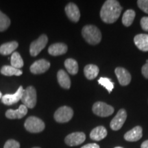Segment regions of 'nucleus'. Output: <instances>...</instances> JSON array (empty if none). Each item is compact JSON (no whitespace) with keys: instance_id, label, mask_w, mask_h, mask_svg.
<instances>
[{"instance_id":"1","label":"nucleus","mask_w":148,"mask_h":148,"mask_svg":"<svg viewBox=\"0 0 148 148\" xmlns=\"http://www.w3.org/2000/svg\"><path fill=\"white\" fill-rule=\"evenodd\" d=\"M122 8L116 0H107L100 10V17L106 23H113L117 21L121 14Z\"/></svg>"},{"instance_id":"2","label":"nucleus","mask_w":148,"mask_h":148,"mask_svg":"<svg viewBox=\"0 0 148 148\" xmlns=\"http://www.w3.org/2000/svg\"><path fill=\"white\" fill-rule=\"evenodd\" d=\"M82 34L85 40L90 45H97L101 40L100 30L95 25H85L82 28Z\"/></svg>"},{"instance_id":"3","label":"nucleus","mask_w":148,"mask_h":148,"mask_svg":"<svg viewBox=\"0 0 148 148\" xmlns=\"http://www.w3.org/2000/svg\"><path fill=\"white\" fill-rule=\"evenodd\" d=\"M24 126L27 131L32 133H38L45 129V123L36 116H29L25 120Z\"/></svg>"},{"instance_id":"4","label":"nucleus","mask_w":148,"mask_h":148,"mask_svg":"<svg viewBox=\"0 0 148 148\" xmlns=\"http://www.w3.org/2000/svg\"><path fill=\"white\" fill-rule=\"evenodd\" d=\"M37 100L36 91L34 87L30 86L23 90L21 101L27 108H33L36 106Z\"/></svg>"},{"instance_id":"5","label":"nucleus","mask_w":148,"mask_h":148,"mask_svg":"<svg viewBox=\"0 0 148 148\" xmlns=\"http://www.w3.org/2000/svg\"><path fill=\"white\" fill-rule=\"evenodd\" d=\"M92 110L94 114L101 117L110 116L114 112L113 107L102 101H97L94 103Z\"/></svg>"},{"instance_id":"6","label":"nucleus","mask_w":148,"mask_h":148,"mask_svg":"<svg viewBox=\"0 0 148 148\" xmlns=\"http://www.w3.org/2000/svg\"><path fill=\"white\" fill-rule=\"evenodd\" d=\"M73 110L68 106L60 107L54 113V119L58 123H66L72 119Z\"/></svg>"},{"instance_id":"7","label":"nucleus","mask_w":148,"mask_h":148,"mask_svg":"<svg viewBox=\"0 0 148 148\" xmlns=\"http://www.w3.org/2000/svg\"><path fill=\"white\" fill-rule=\"evenodd\" d=\"M48 38L45 34H42L38 39L33 41L29 47V53L32 56H36L45 47L47 44Z\"/></svg>"},{"instance_id":"8","label":"nucleus","mask_w":148,"mask_h":148,"mask_svg":"<svg viewBox=\"0 0 148 148\" xmlns=\"http://www.w3.org/2000/svg\"><path fill=\"white\" fill-rule=\"evenodd\" d=\"M127 119V112L125 109L121 108L118 111L115 116L110 121V128L114 131H117L120 130L124 124Z\"/></svg>"},{"instance_id":"9","label":"nucleus","mask_w":148,"mask_h":148,"mask_svg":"<svg viewBox=\"0 0 148 148\" xmlns=\"http://www.w3.org/2000/svg\"><path fill=\"white\" fill-rule=\"evenodd\" d=\"M85 139H86V135L84 132H76L67 135L64 138V142L67 145L73 147V146L81 145L84 143Z\"/></svg>"},{"instance_id":"10","label":"nucleus","mask_w":148,"mask_h":148,"mask_svg":"<svg viewBox=\"0 0 148 148\" xmlns=\"http://www.w3.org/2000/svg\"><path fill=\"white\" fill-rule=\"evenodd\" d=\"M23 90V86H20L18 90L14 94H5V95H3L2 97H1V101H2L3 103L7 105V106L14 104V103L21 100Z\"/></svg>"},{"instance_id":"11","label":"nucleus","mask_w":148,"mask_h":148,"mask_svg":"<svg viewBox=\"0 0 148 148\" xmlns=\"http://www.w3.org/2000/svg\"><path fill=\"white\" fill-rule=\"evenodd\" d=\"M50 67V63L45 59L36 60L30 66V71L34 74L45 73Z\"/></svg>"},{"instance_id":"12","label":"nucleus","mask_w":148,"mask_h":148,"mask_svg":"<svg viewBox=\"0 0 148 148\" xmlns=\"http://www.w3.org/2000/svg\"><path fill=\"white\" fill-rule=\"evenodd\" d=\"M119 84L122 86H127L130 83L131 75L128 71L123 67H116L114 70Z\"/></svg>"},{"instance_id":"13","label":"nucleus","mask_w":148,"mask_h":148,"mask_svg":"<svg viewBox=\"0 0 148 148\" xmlns=\"http://www.w3.org/2000/svg\"><path fill=\"white\" fill-rule=\"evenodd\" d=\"M65 12L66 16L70 20L73 22H77L80 18V12L78 7L77 6L75 3H69L66 5Z\"/></svg>"},{"instance_id":"14","label":"nucleus","mask_w":148,"mask_h":148,"mask_svg":"<svg viewBox=\"0 0 148 148\" xmlns=\"http://www.w3.org/2000/svg\"><path fill=\"white\" fill-rule=\"evenodd\" d=\"M27 113V108L25 105L22 104L16 110L9 109V110H7L6 112H5V116L10 119H21L24 116L26 115Z\"/></svg>"},{"instance_id":"15","label":"nucleus","mask_w":148,"mask_h":148,"mask_svg":"<svg viewBox=\"0 0 148 148\" xmlns=\"http://www.w3.org/2000/svg\"><path fill=\"white\" fill-rule=\"evenodd\" d=\"M143 136V129L140 126H136L124 134V138L127 141L135 142L140 140Z\"/></svg>"},{"instance_id":"16","label":"nucleus","mask_w":148,"mask_h":148,"mask_svg":"<svg viewBox=\"0 0 148 148\" xmlns=\"http://www.w3.org/2000/svg\"><path fill=\"white\" fill-rule=\"evenodd\" d=\"M134 42L138 49L143 51H148V34H140L134 36Z\"/></svg>"},{"instance_id":"17","label":"nucleus","mask_w":148,"mask_h":148,"mask_svg":"<svg viewBox=\"0 0 148 148\" xmlns=\"http://www.w3.org/2000/svg\"><path fill=\"white\" fill-rule=\"evenodd\" d=\"M66 51H67V46L62 42L52 44L49 46V49H48V52L49 54L53 56L64 54Z\"/></svg>"},{"instance_id":"18","label":"nucleus","mask_w":148,"mask_h":148,"mask_svg":"<svg viewBox=\"0 0 148 148\" xmlns=\"http://www.w3.org/2000/svg\"><path fill=\"white\" fill-rule=\"evenodd\" d=\"M107 134H108V132L106 129L103 126L99 125L92 130L90 133V138L93 140L99 141L106 138Z\"/></svg>"},{"instance_id":"19","label":"nucleus","mask_w":148,"mask_h":148,"mask_svg":"<svg viewBox=\"0 0 148 148\" xmlns=\"http://www.w3.org/2000/svg\"><path fill=\"white\" fill-rule=\"evenodd\" d=\"M57 79H58V82L61 87L65 88V89H69L70 88L71 79H70L68 74L64 70H59L57 73Z\"/></svg>"},{"instance_id":"20","label":"nucleus","mask_w":148,"mask_h":148,"mask_svg":"<svg viewBox=\"0 0 148 148\" xmlns=\"http://www.w3.org/2000/svg\"><path fill=\"white\" fill-rule=\"evenodd\" d=\"M99 67L95 64H88L84 67V73L88 79H93L99 74Z\"/></svg>"},{"instance_id":"21","label":"nucleus","mask_w":148,"mask_h":148,"mask_svg":"<svg viewBox=\"0 0 148 148\" xmlns=\"http://www.w3.org/2000/svg\"><path fill=\"white\" fill-rule=\"evenodd\" d=\"M18 42L16 41H12L2 44L0 46V53L4 56L10 54L14 52V50L18 47Z\"/></svg>"},{"instance_id":"22","label":"nucleus","mask_w":148,"mask_h":148,"mask_svg":"<svg viewBox=\"0 0 148 148\" xmlns=\"http://www.w3.org/2000/svg\"><path fill=\"white\" fill-rule=\"evenodd\" d=\"M64 66L71 75H75L78 72V64L73 58H68L64 61Z\"/></svg>"},{"instance_id":"23","label":"nucleus","mask_w":148,"mask_h":148,"mask_svg":"<svg viewBox=\"0 0 148 148\" xmlns=\"http://www.w3.org/2000/svg\"><path fill=\"white\" fill-rule=\"evenodd\" d=\"M135 11L131 9L127 10L122 16V23L125 27H129L132 25L135 18Z\"/></svg>"},{"instance_id":"24","label":"nucleus","mask_w":148,"mask_h":148,"mask_svg":"<svg viewBox=\"0 0 148 148\" xmlns=\"http://www.w3.org/2000/svg\"><path fill=\"white\" fill-rule=\"evenodd\" d=\"M1 73L3 75L6 76H12V75H16V76H19L22 75L23 72L21 70L16 69L12 66L5 65L2 66L1 69Z\"/></svg>"},{"instance_id":"25","label":"nucleus","mask_w":148,"mask_h":148,"mask_svg":"<svg viewBox=\"0 0 148 148\" xmlns=\"http://www.w3.org/2000/svg\"><path fill=\"white\" fill-rule=\"evenodd\" d=\"M11 66L16 69H21L23 66V60L18 52H14L11 56Z\"/></svg>"},{"instance_id":"26","label":"nucleus","mask_w":148,"mask_h":148,"mask_svg":"<svg viewBox=\"0 0 148 148\" xmlns=\"http://www.w3.org/2000/svg\"><path fill=\"white\" fill-rule=\"evenodd\" d=\"M10 25V19L5 14L0 11V32H3Z\"/></svg>"},{"instance_id":"27","label":"nucleus","mask_w":148,"mask_h":148,"mask_svg":"<svg viewBox=\"0 0 148 148\" xmlns=\"http://www.w3.org/2000/svg\"><path fill=\"white\" fill-rule=\"evenodd\" d=\"M98 83L106 88L109 93H110L114 88V82H112L111 79L108 77H100L98 79Z\"/></svg>"},{"instance_id":"28","label":"nucleus","mask_w":148,"mask_h":148,"mask_svg":"<svg viewBox=\"0 0 148 148\" xmlns=\"http://www.w3.org/2000/svg\"><path fill=\"white\" fill-rule=\"evenodd\" d=\"M3 148H20V144L15 140L10 139L5 142Z\"/></svg>"},{"instance_id":"29","label":"nucleus","mask_w":148,"mask_h":148,"mask_svg":"<svg viewBox=\"0 0 148 148\" xmlns=\"http://www.w3.org/2000/svg\"><path fill=\"white\" fill-rule=\"evenodd\" d=\"M137 5L140 10L148 14V0H138Z\"/></svg>"},{"instance_id":"30","label":"nucleus","mask_w":148,"mask_h":148,"mask_svg":"<svg viewBox=\"0 0 148 148\" xmlns=\"http://www.w3.org/2000/svg\"><path fill=\"white\" fill-rule=\"evenodd\" d=\"M140 26L143 30L148 32V16H143L140 19Z\"/></svg>"},{"instance_id":"31","label":"nucleus","mask_w":148,"mask_h":148,"mask_svg":"<svg viewBox=\"0 0 148 148\" xmlns=\"http://www.w3.org/2000/svg\"><path fill=\"white\" fill-rule=\"evenodd\" d=\"M141 71L143 76L145 77V78L148 79V63H146L142 66Z\"/></svg>"},{"instance_id":"32","label":"nucleus","mask_w":148,"mask_h":148,"mask_svg":"<svg viewBox=\"0 0 148 148\" xmlns=\"http://www.w3.org/2000/svg\"><path fill=\"white\" fill-rule=\"evenodd\" d=\"M81 148H100V147L97 143H88L82 146Z\"/></svg>"},{"instance_id":"33","label":"nucleus","mask_w":148,"mask_h":148,"mask_svg":"<svg viewBox=\"0 0 148 148\" xmlns=\"http://www.w3.org/2000/svg\"><path fill=\"white\" fill-rule=\"evenodd\" d=\"M140 148H148V140L143 142V143L141 144V146H140Z\"/></svg>"},{"instance_id":"34","label":"nucleus","mask_w":148,"mask_h":148,"mask_svg":"<svg viewBox=\"0 0 148 148\" xmlns=\"http://www.w3.org/2000/svg\"><path fill=\"white\" fill-rule=\"evenodd\" d=\"M2 94H1V92H0V99H1V97H2Z\"/></svg>"},{"instance_id":"35","label":"nucleus","mask_w":148,"mask_h":148,"mask_svg":"<svg viewBox=\"0 0 148 148\" xmlns=\"http://www.w3.org/2000/svg\"><path fill=\"white\" fill-rule=\"evenodd\" d=\"M114 148H123V147H114Z\"/></svg>"},{"instance_id":"36","label":"nucleus","mask_w":148,"mask_h":148,"mask_svg":"<svg viewBox=\"0 0 148 148\" xmlns=\"http://www.w3.org/2000/svg\"><path fill=\"white\" fill-rule=\"evenodd\" d=\"M32 148H40L39 147H32Z\"/></svg>"},{"instance_id":"37","label":"nucleus","mask_w":148,"mask_h":148,"mask_svg":"<svg viewBox=\"0 0 148 148\" xmlns=\"http://www.w3.org/2000/svg\"><path fill=\"white\" fill-rule=\"evenodd\" d=\"M146 63H148V60H146Z\"/></svg>"}]
</instances>
